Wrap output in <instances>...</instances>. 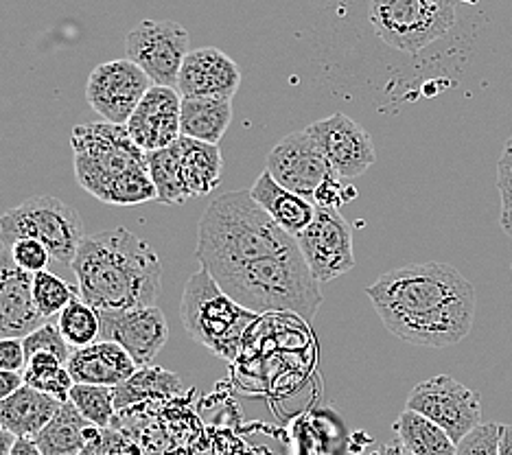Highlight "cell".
I'll list each match as a JSON object with an SVG mask.
<instances>
[{"label":"cell","mask_w":512,"mask_h":455,"mask_svg":"<svg viewBox=\"0 0 512 455\" xmlns=\"http://www.w3.org/2000/svg\"><path fill=\"white\" fill-rule=\"evenodd\" d=\"M497 189L502 195V228L512 237V136L497 162Z\"/></svg>","instance_id":"35"},{"label":"cell","mask_w":512,"mask_h":455,"mask_svg":"<svg viewBox=\"0 0 512 455\" xmlns=\"http://www.w3.org/2000/svg\"><path fill=\"white\" fill-rule=\"evenodd\" d=\"M22 385H25V377H22V372L0 370V401H5L11 394H16Z\"/></svg>","instance_id":"38"},{"label":"cell","mask_w":512,"mask_h":455,"mask_svg":"<svg viewBox=\"0 0 512 455\" xmlns=\"http://www.w3.org/2000/svg\"><path fill=\"white\" fill-rule=\"evenodd\" d=\"M75 178L81 189L110 206H136L158 200L147 154L125 125L81 123L71 136Z\"/></svg>","instance_id":"3"},{"label":"cell","mask_w":512,"mask_h":455,"mask_svg":"<svg viewBox=\"0 0 512 455\" xmlns=\"http://www.w3.org/2000/svg\"><path fill=\"white\" fill-rule=\"evenodd\" d=\"M97 431L99 427L86 420L75 403L68 399L33 440H36L42 455H79L97 436Z\"/></svg>","instance_id":"23"},{"label":"cell","mask_w":512,"mask_h":455,"mask_svg":"<svg viewBox=\"0 0 512 455\" xmlns=\"http://www.w3.org/2000/svg\"><path fill=\"white\" fill-rule=\"evenodd\" d=\"M9 455H42V451L38 449L36 440L33 438H16Z\"/></svg>","instance_id":"39"},{"label":"cell","mask_w":512,"mask_h":455,"mask_svg":"<svg viewBox=\"0 0 512 455\" xmlns=\"http://www.w3.org/2000/svg\"><path fill=\"white\" fill-rule=\"evenodd\" d=\"M397 442L412 455H456V442L434 420L423 414L403 410L394 423Z\"/></svg>","instance_id":"25"},{"label":"cell","mask_w":512,"mask_h":455,"mask_svg":"<svg viewBox=\"0 0 512 455\" xmlns=\"http://www.w3.org/2000/svg\"><path fill=\"white\" fill-rule=\"evenodd\" d=\"M215 280L232 300L259 315L294 313L311 324L324 300L298 243L285 252L219 274Z\"/></svg>","instance_id":"5"},{"label":"cell","mask_w":512,"mask_h":455,"mask_svg":"<svg viewBox=\"0 0 512 455\" xmlns=\"http://www.w3.org/2000/svg\"><path fill=\"white\" fill-rule=\"evenodd\" d=\"M307 130L318 140L340 180H355L375 165L377 151L370 134L344 112H335L327 119L311 123Z\"/></svg>","instance_id":"14"},{"label":"cell","mask_w":512,"mask_h":455,"mask_svg":"<svg viewBox=\"0 0 512 455\" xmlns=\"http://www.w3.org/2000/svg\"><path fill=\"white\" fill-rule=\"evenodd\" d=\"M499 455H512V425H499Z\"/></svg>","instance_id":"40"},{"label":"cell","mask_w":512,"mask_h":455,"mask_svg":"<svg viewBox=\"0 0 512 455\" xmlns=\"http://www.w3.org/2000/svg\"><path fill=\"white\" fill-rule=\"evenodd\" d=\"M180 175L189 200L213 193L221 182L224 171V158H221L219 145L200 143V140L180 136Z\"/></svg>","instance_id":"22"},{"label":"cell","mask_w":512,"mask_h":455,"mask_svg":"<svg viewBox=\"0 0 512 455\" xmlns=\"http://www.w3.org/2000/svg\"><path fill=\"white\" fill-rule=\"evenodd\" d=\"M232 121V101L224 99H182L180 132L200 143L219 145Z\"/></svg>","instance_id":"24"},{"label":"cell","mask_w":512,"mask_h":455,"mask_svg":"<svg viewBox=\"0 0 512 455\" xmlns=\"http://www.w3.org/2000/svg\"><path fill=\"white\" fill-rule=\"evenodd\" d=\"M180 320L184 331L197 344L211 350L226 361H235L243 348L250 326L259 320V313L241 307L232 300L217 280L200 267L189 276L180 300Z\"/></svg>","instance_id":"6"},{"label":"cell","mask_w":512,"mask_h":455,"mask_svg":"<svg viewBox=\"0 0 512 455\" xmlns=\"http://www.w3.org/2000/svg\"><path fill=\"white\" fill-rule=\"evenodd\" d=\"M456 455H499V425L482 423L475 427L458 442Z\"/></svg>","instance_id":"34"},{"label":"cell","mask_w":512,"mask_h":455,"mask_svg":"<svg viewBox=\"0 0 512 455\" xmlns=\"http://www.w3.org/2000/svg\"><path fill=\"white\" fill-rule=\"evenodd\" d=\"M66 368L75 383L103 385V388H119L138 370L125 348L106 340L75 348Z\"/></svg>","instance_id":"19"},{"label":"cell","mask_w":512,"mask_h":455,"mask_svg":"<svg viewBox=\"0 0 512 455\" xmlns=\"http://www.w3.org/2000/svg\"><path fill=\"white\" fill-rule=\"evenodd\" d=\"M99 322V340L125 348L138 368L149 366L169 340L167 318L156 305L127 311H101Z\"/></svg>","instance_id":"15"},{"label":"cell","mask_w":512,"mask_h":455,"mask_svg":"<svg viewBox=\"0 0 512 455\" xmlns=\"http://www.w3.org/2000/svg\"><path fill=\"white\" fill-rule=\"evenodd\" d=\"M241 86V68L215 46L195 49L182 64L176 90L182 99L232 101Z\"/></svg>","instance_id":"16"},{"label":"cell","mask_w":512,"mask_h":455,"mask_svg":"<svg viewBox=\"0 0 512 455\" xmlns=\"http://www.w3.org/2000/svg\"><path fill=\"white\" fill-rule=\"evenodd\" d=\"M22 346H25L27 359L36 353H51L60 359L64 366L68 364V359H71V355H73V348L68 346V342L64 340L60 326H57L55 320L44 322L40 329L29 333L25 340H22Z\"/></svg>","instance_id":"32"},{"label":"cell","mask_w":512,"mask_h":455,"mask_svg":"<svg viewBox=\"0 0 512 455\" xmlns=\"http://www.w3.org/2000/svg\"><path fill=\"white\" fill-rule=\"evenodd\" d=\"M460 3L477 0H370L368 20L390 49L416 55L451 31Z\"/></svg>","instance_id":"7"},{"label":"cell","mask_w":512,"mask_h":455,"mask_svg":"<svg viewBox=\"0 0 512 455\" xmlns=\"http://www.w3.org/2000/svg\"><path fill=\"white\" fill-rule=\"evenodd\" d=\"M372 455H412L410 451H405L399 442H390V445H383L377 453H372Z\"/></svg>","instance_id":"42"},{"label":"cell","mask_w":512,"mask_h":455,"mask_svg":"<svg viewBox=\"0 0 512 455\" xmlns=\"http://www.w3.org/2000/svg\"><path fill=\"white\" fill-rule=\"evenodd\" d=\"M79 455H143L136 440L119 429H99Z\"/></svg>","instance_id":"33"},{"label":"cell","mask_w":512,"mask_h":455,"mask_svg":"<svg viewBox=\"0 0 512 455\" xmlns=\"http://www.w3.org/2000/svg\"><path fill=\"white\" fill-rule=\"evenodd\" d=\"M366 296L383 326L399 340L447 348L462 342L475 322V289L447 263H418L381 274Z\"/></svg>","instance_id":"1"},{"label":"cell","mask_w":512,"mask_h":455,"mask_svg":"<svg viewBox=\"0 0 512 455\" xmlns=\"http://www.w3.org/2000/svg\"><path fill=\"white\" fill-rule=\"evenodd\" d=\"M33 274L16 265L9 248L0 250V340H25L46 322L31 294Z\"/></svg>","instance_id":"18"},{"label":"cell","mask_w":512,"mask_h":455,"mask_svg":"<svg viewBox=\"0 0 512 455\" xmlns=\"http://www.w3.org/2000/svg\"><path fill=\"white\" fill-rule=\"evenodd\" d=\"M147 165H149V175H151V182L156 186V195L160 204L173 206V204L189 202L182 184V175H180L178 140L171 147L147 154Z\"/></svg>","instance_id":"28"},{"label":"cell","mask_w":512,"mask_h":455,"mask_svg":"<svg viewBox=\"0 0 512 455\" xmlns=\"http://www.w3.org/2000/svg\"><path fill=\"white\" fill-rule=\"evenodd\" d=\"M57 326H60L64 340L73 350L99 342V335H101L99 313L90 305H86V302L81 300V296H77L71 305L57 315Z\"/></svg>","instance_id":"29"},{"label":"cell","mask_w":512,"mask_h":455,"mask_svg":"<svg viewBox=\"0 0 512 455\" xmlns=\"http://www.w3.org/2000/svg\"><path fill=\"white\" fill-rule=\"evenodd\" d=\"M60 405L53 396L22 385L16 394L0 401V427L16 438H36Z\"/></svg>","instance_id":"21"},{"label":"cell","mask_w":512,"mask_h":455,"mask_svg":"<svg viewBox=\"0 0 512 455\" xmlns=\"http://www.w3.org/2000/svg\"><path fill=\"white\" fill-rule=\"evenodd\" d=\"M14 442H16V436H11L9 431L0 427V455H9L11 447H14Z\"/></svg>","instance_id":"41"},{"label":"cell","mask_w":512,"mask_h":455,"mask_svg":"<svg viewBox=\"0 0 512 455\" xmlns=\"http://www.w3.org/2000/svg\"><path fill=\"white\" fill-rule=\"evenodd\" d=\"M25 368H27V355H25L22 340H16V337L0 340V370L25 372Z\"/></svg>","instance_id":"37"},{"label":"cell","mask_w":512,"mask_h":455,"mask_svg":"<svg viewBox=\"0 0 512 455\" xmlns=\"http://www.w3.org/2000/svg\"><path fill=\"white\" fill-rule=\"evenodd\" d=\"M127 60L134 62L154 86L176 88L189 55V31L173 20H143L125 38Z\"/></svg>","instance_id":"10"},{"label":"cell","mask_w":512,"mask_h":455,"mask_svg":"<svg viewBox=\"0 0 512 455\" xmlns=\"http://www.w3.org/2000/svg\"><path fill=\"white\" fill-rule=\"evenodd\" d=\"M151 86L154 84L143 70L125 57L99 64L92 70L86 84V99L106 123L127 125Z\"/></svg>","instance_id":"13"},{"label":"cell","mask_w":512,"mask_h":455,"mask_svg":"<svg viewBox=\"0 0 512 455\" xmlns=\"http://www.w3.org/2000/svg\"><path fill=\"white\" fill-rule=\"evenodd\" d=\"M296 243L318 283H331L355 267L353 228L340 208L318 206L316 219L300 232Z\"/></svg>","instance_id":"12"},{"label":"cell","mask_w":512,"mask_h":455,"mask_svg":"<svg viewBox=\"0 0 512 455\" xmlns=\"http://www.w3.org/2000/svg\"><path fill=\"white\" fill-rule=\"evenodd\" d=\"M9 250H11V256H14L16 265L29 274L46 272V267H49L53 259L51 252L46 250L40 241H33V239H22L11 245Z\"/></svg>","instance_id":"36"},{"label":"cell","mask_w":512,"mask_h":455,"mask_svg":"<svg viewBox=\"0 0 512 455\" xmlns=\"http://www.w3.org/2000/svg\"><path fill=\"white\" fill-rule=\"evenodd\" d=\"M250 195L252 200L294 239L302 230L311 226L313 219H316L318 204H313L307 197L285 189V186L278 184L267 171H263L259 178H256Z\"/></svg>","instance_id":"20"},{"label":"cell","mask_w":512,"mask_h":455,"mask_svg":"<svg viewBox=\"0 0 512 455\" xmlns=\"http://www.w3.org/2000/svg\"><path fill=\"white\" fill-rule=\"evenodd\" d=\"M405 410L434 420L456 445L475 427L482 425L480 394L449 375H438L414 385V390L407 396Z\"/></svg>","instance_id":"11"},{"label":"cell","mask_w":512,"mask_h":455,"mask_svg":"<svg viewBox=\"0 0 512 455\" xmlns=\"http://www.w3.org/2000/svg\"><path fill=\"white\" fill-rule=\"evenodd\" d=\"M265 171L272 178L289 189L307 197L309 202L318 206H335L340 208L351 193L346 191L342 182L333 171L331 162L324 156L318 140L309 134V130L287 134L278 143L265 162Z\"/></svg>","instance_id":"9"},{"label":"cell","mask_w":512,"mask_h":455,"mask_svg":"<svg viewBox=\"0 0 512 455\" xmlns=\"http://www.w3.org/2000/svg\"><path fill=\"white\" fill-rule=\"evenodd\" d=\"M33 302H36V309L42 318L49 322L55 320L71 302L79 296V287L68 285L66 280L55 276L51 272H38L33 274V285H31Z\"/></svg>","instance_id":"30"},{"label":"cell","mask_w":512,"mask_h":455,"mask_svg":"<svg viewBox=\"0 0 512 455\" xmlns=\"http://www.w3.org/2000/svg\"><path fill=\"white\" fill-rule=\"evenodd\" d=\"M75 403L77 410L84 414L86 420L99 429H108L116 405H114V388H103V385H84L75 383L71 396H68Z\"/></svg>","instance_id":"31"},{"label":"cell","mask_w":512,"mask_h":455,"mask_svg":"<svg viewBox=\"0 0 512 455\" xmlns=\"http://www.w3.org/2000/svg\"><path fill=\"white\" fill-rule=\"evenodd\" d=\"M84 221L77 210L57 197L38 195L0 215V245H11L22 239L40 241L55 261L71 265L84 241Z\"/></svg>","instance_id":"8"},{"label":"cell","mask_w":512,"mask_h":455,"mask_svg":"<svg viewBox=\"0 0 512 455\" xmlns=\"http://www.w3.org/2000/svg\"><path fill=\"white\" fill-rule=\"evenodd\" d=\"M180 377L173 372L158 368V366H145L138 368L136 375L114 388V405L116 410L123 407H132L136 403L151 401V399H167L180 392Z\"/></svg>","instance_id":"26"},{"label":"cell","mask_w":512,"mask_h":455,"mask_svg":"<svg viewBox=\"0 0 512 455\" xmlns=\"http://www.w3.org/2000/svg\"><path fill=\"white\" fill-rule=\"evenodd\" d=\"M294 245L296 239L252 200L250 191H230L206 208L197 226L195 259L215 278Z\"/></svg>","instance_id":"4"},{"label":"cell","mask_w":512,"mask_h":455,"mask_svg":"<svg viewBox=\"0 0 512 455\" xmlns=\"http://www.w3.org/2000/svg\"><path fill=\"white\" fill-rule=\"evenodd\" d=\"M180 112L182 97L176 88L151 86L125 127L134 143L145 154H151V151L171 147L182 136Z\"/></svg>","instance_id":"17"},{"label":"cell","mask_w":512,"mask_h":455,"mask_svg":"<svg viewBox=\"0 0 512 455\" xmlns=\"http://www.w3.org/2000/svg\"><path fill=\"white\" fill-rule=\"evenodd\" d=\"M71 267L81 300L97 313L154 307L162 289L156 250L127 228L84 237Z\"/></svg>","instance_id":"2"},{"label":"cell","mask_w":512,"mask_h":455,"mask_svg":"<svg viewBox=\"0 0 512 455\" xmlns=\"http://www.w3.org/2000/svg\"><path fill=\"white\" fill-rule=\"evenodd\" d=\"M25 385L42 394L53 396L55 401L66 403L73 390V377L60 359L51 353H36L27 359V368L22 372Z\"/></svg>","instance_id":"27"}]
</instances>
